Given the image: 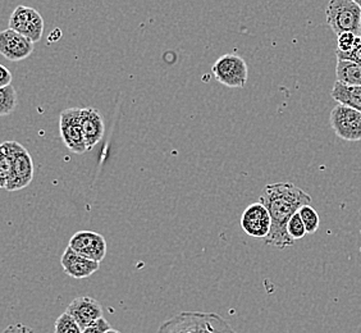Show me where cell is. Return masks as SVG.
<instances>
[{"label": "cell", "mask_w": 361, "mask_h": 333, "mask_svg": "<svg viewBox=\"0 0 361 333\" xmlns=\"http://www.w3.org/2000/svg\"><path fill=\"white\" fill-rule=\"evenodd\" d=\"M357 36L361 39V21H360V28H359V32H357Z\"/></svg>", "instance_id": "83f0119b"}, {"label": "cell", "mask_w": 361, "mask_h": 333, "mask_svg": "<svg viewBox=\"0 0 361 333\" xmlns=\"http://www.w3.org/2000/svg\"><path fill=\"white\" fill-rule=\"evenodd\" d=\"M259 202L271 215V232L265 243L278 249L292 246L295 241L287 234V224L300 209L312 205V196L291 182H277L265 186Z\"/></svg>", "instance_id": "6da1fadb"}, {"label": "cell", "mask_w": 361, "mask_h": 333, "mask_svg": "<svg viewBox=\"0 0 361 333\" xmlns=\"http://www.w3.org/2000/svg\"><path fill=\"white\" fill-rule=\"evenodd\" d=\"M212 73L216 81L231 89H241L246 86L249 68L245 59L237 54H224L212 67Z\"/></svg>", "instance_id": "5b68a950"}, {"label": "cell", "mask_w": 361, "mask_h": 333, "mask_svg": "<svg viewBox=\"0 0 361 333\" xmlns=\"http://www.w3.org/2000/svg\"><path fill=\"white\" fill-rule=\"evenodd\" d=\"M34 53V42L11 28L0 31V54L11 62H21Z\"/></svg>", "instance_id": "30bf717a"}, {"label": "cell", "mask_w": 361, "mask_h": 333, "mask_svg": "<svg viewBox=\"0 0 361 333\" xmlns=\"http://www.w3.org/2000/svg\"><path fill=\"white\" fill-rule=\"evenodd\" d=\"M68 246L78 255L97 263H102V260H104L108 251L104 236L92 231L76 232L71 237Z\"/></svg>", "instance_id": "9c48e42d"}, {"label": "cell", "mask_w": 361, "mask_h": 333, "mask_svg": "<svg viewBox=\"0 0 361 333\" xmlns=\"http://www.w3.org/2000/svg\"><path fill=\"white\" fill-rule=\"evenodd\" d=\"M11 157V174L8 180V191H20L27 188L34 180V160L27 149L17 141H6Z\"/></svg>", "instance_id": "277c9868"}, {"label": "cell", "mask_w": 361, "mask_h": 333, "mask_svg": "<svg viewBox=\"0 0 361 333\" xmlns=\"http://www.w3.org/2000/svg\"><path fill=\"white\" fill-rule=\"evenodd\" d=\"M336 56L338 59H342V61H351V62L356 63L357 66H360L361 67V39L357 36L356 37V44H355V48L350 52V53H346V54H342V53H338V52H336Z\"/></svg>", "instance_id": "603a6c76"}, {"label": "cell", "mask_w": 361, "mask_h": 333, "mask_svg": "<svg viewBox=\"0 0 361 333\" xmlns=\"http://www.w3.org/2000/svg\"><path fill=\"white\" fill-rule=\"evenodd\" d=\"M111 328V325H109L108 320L105 318H100L95 323H92L91 326L82 329V333H105L106 331H109Z\"/></svg>", "instance_id": "cb8c5ba5"}, {"label": "cell", "mask_w": 361, "mask_h": 333, "mask_svg": "<svg viewBox=\"0 0 361 333\" xmlns=\"http://www.w3.org/2000/svg\"><path fill=\"white\" fill-rule=\"evenodd\" d=\"M287 234L288 236L291 237L292 240H300L302 237L306 236V229L302 219L300 217L299 212L295 215H292L291 219L288 221L287 224Z\"/></svg>", "instance_id": "44dd1931"}, {"label": "cell", "mask_w": 361, "mask_h": 333, "mask_svg": "<svg viewBox=\"0 0 361 333\" xmlns=\"http://www.w3.org/2000/svg\"><path fill=\"white\" fill-rule=\"evenodd\" d=\"M105 333H121L119 332L118 329H114V328H111L109 331H106Z\"/></svg>", "instance_id": "4316f807"}, {"label": "cell", "mask_w": 361, "mask_h": 333, "mask_svg": "<svg viewBox=\"0 0 361 333\" xmlns=\"http://www.w3.org/2000/svg\"><path fill=\"white\" fill-rule=\"evenodd\" d=\"M67 313L72 315L81 329H85L103 318V308L95 298L90 296L76 298L67 308Z\"/></svg>", "instance_id": "7c38bea8"}, {"label": "cell", "mask_w": 361, "mask_h": 333, "mask_svg": "<svg viewBox=\"0 0 361 333\" xmlns=\"http://www.w3.org/2000/svg\"><path fill=\"white\" fill-rule=\"evenodd\" d=\"M157 333H237L216 313L182 312L160 325Z\"/></svg>", "instance_id": "7a4b0ae2"}, {"label": "cell", "mask_w": 361, "mask_h": 333, "mask_svg": "<svg viewBox=\"0 0 361 333\" xmlns=\"http://www.w3.org/2000/svg\"><path fill=\"white\" fill-rule=\"evenodd\" d=\"M336 77L337 83L348 87H360L361 67L351 61L338 59L336 66Z\"/></svg>", "instance_id": "9a60e30c"}, {"label": "cell", "mask_w": 361, "mask_h": 333, "mask_svg": "<svg viewBox=\"0 0 361 333\" xmlns=\"http://www.w3.org/2000/svg\"><path fill=\"white\" fill-rule=\"evenodd\" d=\"M299 214L305 226L306 234H315L319 229L320 224L318 212L312 205H305L300 209Z\"/></svg>", "instance_id": "ac0fdd59"}, {"label": "cell", "mask_w": 361, "mask_h": 333, "mask_svg": "<svg viewBox=\"0 0 361 333\" xmlns=\"http://www.w3.org/2000/svg\"><path fill=\"white\" fill-rule=\"evenodd\" d=\"M61 264H62L63 271L72 278L76 279H84V278L90 277L95 272L99 271L100 263L89 260L86 258L78 255L70 246L64 250L62 258H61Z\"/></svg>", "instance_id": "5bb4252c"}, {"label": "cell", "mask_w": 361, "mask_h": 333, "mask_svg": "<svg viewBox=\"0 0 361 333\" xmlns=\"http://www.w3.org/2000/svg\"><path fill=\"white\" fill-rule=\"evenodd\" d=\"M1 333H35L30 327L17 323V325H11L8 326Z\"/></svg>", "instance_id": "484cf974"}, {"label": "cell", "mask_w": 361, "mask_h": 333, "mask_svg": "<svg viewBox=\"0 0 361 333\" xmlns=\"http://www.w3.org/2000/svg\"><path fill=\"white\" fill-rule=\"evenodd\" d=\"M356 3H357V4H359V7L361 8V0H357V1H356Z\"/></svg>", "instance_id": "f1b7e54d"}, {"label": "cell", "mask_w": 361, "mask_h": 333, "mask_svg": "<svg viewBox=\"0 0 361 333\" xmlns=\"http://www.w3.org/2000/svg\"><path fill=\"white\" fill-rule=\"evenodd\" d=\"M17 107V91L13 85L0 89V117L9 116Z\"/></svg>", "instance_id": "e0dca14e"}, {"label": "cell", "mask_w": 361, "mask_h": 333, "mask_svg": "<svg viewBox=\"0 0 361 333\" xmlns=\"http://www.w3.org/2000/svg\"><path fill=\"white\" fill-rule=\"evenodd\" d=\"M80 114L81 108H68L64 109L59 117V131L63 143L75 154H84L87 152Z\"/></svg>", "instance_id": "ba28073f"}, {"label": "cell", "mask_w": 361, "mask_h": 333, "mask_svg": "<svg viewBox=\"0 0 361 333\" xmlns=\"http://www.w3.org/2000/svg\"><path fill=\"white\" fill-rule=\"evenodd\" d=\"M331 126L334 133L345 141H360L361 113L346 105L337 104L331 111Z\"/></svg>", "instance_id": "52a82bcc"}, {"label": "cell", "mask_w": 361, "mask_h": 333, "mask_svg": "<svg viewBox=\"0 0 361 333\" xmlns=\"http://www.w3.org/2000/svg\"><path fill=\"white\" fill-rule=\"evenodd\" d=\"M11 174V157L7 146L0 144V188H7L8 180Z\"/></svg>", "instance_id": "ffe728a7"}, {"label": "cell", "mask_w": 361, "mask_h": 333, "mask_svg": "<svg viewBox=\"0 0 361 333\" xmlns=\"http://www.w3.org/2000/svg\"><path fill=\"white\" fill-rule=\"evenodd\" d=\"M331 95L338 104L346 105L361 113V86L348 87L336 81Z\"/></svg>", "instance_id": "2e32d148"}, {"label": "cell", "mask_w": 361, "mask_h": 333, "mask_svg": "<svg viewBox=\"0 0 361 333\" xmlns=\"http://www.w3.org/2000/svg\"><path fill=\"white\" fill-rule=\"evenodd\" d=\"M356 37H357V35L353 34V32H345V34L338 35V39H337V50L336 52L342 53V54L350 53L355 48Z\"/></svg>", "instance_id": "7402d4cb"}, {"label": "cell", "mask_w": 361, "mask_h": 333, "mask_svg": "<svg viewBox=\"0 0 361 333\" xmlns=\"http://www.w3.org/2000/svg\"><path fill=\"white\" fill-rule=\"evenodd\" d=\"M326 23L336 35L359 32L361 8L354 0H331L326 8Z\"/></svg>", "instance_id": "3957f363"}, {"label": "cell", "mask_w": 361, "mask_h": 333, "mask_svg": "<svg viewBox=\"0 0 361 333\" xmlns=\"http://www.w3.org/2000/svg\"><path fill=\"white\" fill-rule=\"evenodd\" d=\"M241 227L254 238H267L271 232V215L263 204H251L241 217Z\"/></svg>", "instance_id": "8fae6325"}, {"label": "cell", "mask_w": 361, "mask_h": 333, "mask_svg": "<svg viewBox=\"0 0 361 333\" xmlns=\"http://www.w3.org/2000/svg\"><path fill=\"white\" fill-rule=\"evenodd\" d=\"M12 80H13L12 72L8 70L6 66L0 64V89H4L9 85H12Z\"/></svg>", "instance_id": "d4e9b609"}, {"label": "cell", "mask_w": 361, "mask_h": 333, "mask_svg": "<svg viewBox=\"0 0 361 333\" xmlns=\"http://www.w3.org/2000/svg\"><path fill=\"white\" fill-rule=\"evenodd\" d=\"M80 121L84 132L85 144L87 150H91L104 136L105 123L103 114L97 108H84L81 109Z\"/></svg>", "instance_id": "4fadbf2b"}, {"label": "cell", "mask_w": 361, "mask_h": 333, "mask_svg": "<svg viewBox=\"0 0 361 333\" xmlns=\"http://www.w3.org/2000/svg\"><path fill=\"white\" fill-rule=\"evenodd\" d=\"M54 333H82V329L75 318L66 312L61 314L56 320Z\"/></svg>", "instance_id": "d6986e66"}, {"label": "cell", "mask_w": 361, "mask_h": 333, "mask_svg": "<svg viewBox=\"0 0 361 333\" xmlns=\"http://www.w3.org/2000/svg\"><path fill=\"white\" fill-rule=\"evenodd\" d=\"M28 40L35 42L42 40L44 34V20L36 9L26 6L16 8L9 17V28Z\"/></svg>", "instance_id": "8992f818"}]
</instances>
